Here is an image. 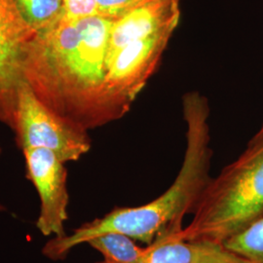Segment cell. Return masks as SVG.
<instances>
[{
  "label": "cell",
  "instance_id": "6da1fadb",
  "mask_svg": "<svg viewBox=\"0 0 263 263\" xmlns=\"http://www.w3.org/2000/svg\"><path fill=\"white\" fill-rule=\"evenodd\" d=\"M113 20H71L36 34L28 46L24 78L38 98L84 128L112 118L105 95L106 56Z\"/></svg>",
  "mask_w": 263,
  "mask_h": 263
},
{
  "label": "cell",
  "instance_id": "7a4b0ae2",
  "mask_svg": "<svg viewBox=\"0 0 263 263\" xmlns=\"http://www.w3.org/2000/svg\"><path fill=\"white\" fill-rule=\"evenodd\" d=\"M184 118L187 124L186 151L179 175L162 195L140 207L115 208L103 217L86 222L70 235L52 238L43 254L52 260L66 258L77 246L87 244L98 236L118 232L149 245L156 236L173 226H182L188 213H193L207 186L210 160V134L206 101L196 93L184 98Z\"/></svg>",
  "mask_w": 263,
  "mask_h": 263
},
{
  "label": "cell",
  "instance_id": "3957f363",
  "mask_svg": "<svg viewBox=\"0 0 263 263\" xmlns=\"http://www.w3.org/2000/svg\"><path fill=\"white\" fill-rule=\"evenodd\" d=\"M263 215V134L215 179H210L180 235L188 242L223 244Z\"/></svg>",
  "mask_w": 263,
  "mask_h": 263
},
{
  "label": "cell",
  "instance_id": "277c9868",
  "mask_svg": "<svg viewBox=\"0 0 263 263\" xmlns=\"http://www.w3.org/2000/svg\"><path fill=\"white\" fill-rule=\"evenodd\" d=\"M12 129L22 151L46 148L64 163L80 159L91 147L87 129L44 104L25 78L18 87Z\"/></svg>",
  "mask_w": 263,
  "mask_h": 263
},
{
  "label": "cell",
  "instance_id": "5b68a950",
  "mask_svg": "<svg viewBox=\"0 0 263 263\" xmlns=\"http://www.w3.org/2000/svg\"><path fill=\"white\" fill-rule=\"evenodd\" d=\"M177 28H168L131 42L106 65L105 95L112 117H117L140 94L154 72Z\"/></svg>",
  "mask_w": 263,
  "mask_h": 263
},
{
  "label": "cell",
  "instance_id": "8992f818",
  "mask_svg": "<svg viewBox=\"0 0 263 263\" xmlns=\"http://www.w3.org/2000/svg\"><path fill=\"white\" fill-rule=\"evenodd\" d=\"M27 177L37 190L40 212L36 227L44 236L60 238L65 230L68 215L69 195L66 186L65 163L53 151L46 148H25Z\"/></svg>",
  "mask_w": 263,
  "mask_h": 263
},
{
  "label": "cell",
  "instance_id": "52a82bcc",
  "mask_svg": "<svg viewBox=\"0 0 263 263\" xmlns=\"http://www.w3.org/2000/svg\"><path fill=\"white\" fill-rule=\"evenodd\" d=\"M35 35L20 16L13 0H0V120L11 128L25 60Z\"/></svg>",
  "mask_w": 263,
  "mask_h": 263
},
{
  "label": "cell",
  "instance_id": "ba28073f",
  "mask_svg": "<svg viewBox=\"0 0 263 263\" xmlns=\"http://www.w3.org/2000/svg\"><path fill=\"white\" fill-rule=\"evenodd\" d=\"M180 18L179 0H153L131 10L113 23L106 65L131 42L148 37L165 28H177Z\"/></svg>",
  "mask_w": 263,
  "mask_h": 263
},
{
  "label": "cell",
  "instance_id": "9c48e42d",
  "mask_svg": "<svg viewBox=\"0 0 263 263\" xmlns=\"http://www.w3.org/2000/svg\"><path fill=\"white\" fill-rule=\"evenodd\" d=\"M183 226H173L161 232L145 252L130 263H189L200 252L202 242L184 241L180 232ZM95 263H107L99 261Z\"/></svg>",
  "mask_w": 263,
  "mask_h": 263
},
{
  "label": "cell",
  "instance_id": "30bf717a",
  "mask_svg": "<svg viewBox=\"0 0 263 263\" xmlns=\"http://www.w3.org/2000/svg\"><path fill=\"white\" fill-rule=\"evenodd\" d=\"M20 16L36 34L55 27L66 15L63 0H13Z\"/></svg>",
  "mask_w": 263,
  "mask_h": 263
},
{
  "label": "cell",
  "instance_id": "8fae6325",
  "mask_svg": "<svg viewBox=\"0 0 263 263\" xmlns=\"http://www.w3.org/2000/svg\"><path fill=\"white\" fill-rule=\"evenodd\" d=\"M131 237L118 232L104 233L87 244L104 256L107 263H130L138 259L145 252V248L136 244Z\"/></svg>",
  "mask_w": 263,
  "mask_h": 263
},
{
  "label": "cell",
  "instance_id": "7c38bea8",
  "mask_svg": "<svg viewBox=\"0 0 263 263\" xmlns=\"http://www.w3.org/2000/svg\"><path fill=\"white\" fill-rule=\"evenodd\" d=\"M222 245L252 263H263V215Z\"/></svg>",
  "mask_w": 263,
  "mask_h": 263
},
{
  "label": "cell",
  "instance_id": "4fadbf2b",
  "mask_svg": "<svg viewBox=\"0 0 263 263\" xmlns=\"http://www.w3.org/2000/svg\"><path fill=\"white\" fill-rule=\"evenodd\" d=\"M189 263H252L243 256L235 254L222 244L202 242L197 255Z\"/></svg>",
  "mask_w": 263,
  "mask_h": 263
},
{
  "label": "cell",
  "instance_id": "5bb4252c",
  "mask_svg": "<svg viewBox=\"0 0 263 263\" xmlns=\"http://www.w3.org/2000/svg\"><path fill=\"white\" fill-rule=\"evenodd\" d=\"M151 1L153 0H98L97 15L116 21L131 10Z\"/></svg>",
  "mask_w": 263,
  "mask_h": 263
},
{
  "label": "cell",
  "instance_id": "9a60e30c",
  "mask_svg": "<svg viewBox=\"0 0 263 263\" xmlns=\"http://www.w3.org/2000/svg\"><path fill=\"white\" fill-rule=\"evenodd\" d=\"M66 18L82 19L97 15L98 0H63Z\"/></svg>",
  "mask_w": 263,
  "mask_h": 263
},
{
  "label": "cell",
  "instance_id": "2e32d148",
  "mask_svg": "<svg viewBox=\"0 0 263 263\" xmlns=\"http://www.w3.org/2000/svg\"><path fill=\"white\" fill-rule=\"evenodd\" d=\"M0 153H1V148H0ZM3 211H6V208L0 204V212H3Z\"/></svg>",
  "mask_w": 263,
  "mask_h": 263
},
{
  "label": "cell",
  "instance_id": "e0dca14e",
  "mask_svg": "<svg viewBox=\"0 0 263 263\" xmlns=\"http://www.w3.org/2000/svg\"><path fill=\"white\" fill-rule=\"evenodd\" d=\"M259 134H263V126H262V128H261V130H260V131H259Z\"/></svg>",
  "mask_w": 263,
  "mask_h": 263
}]
</instances>
